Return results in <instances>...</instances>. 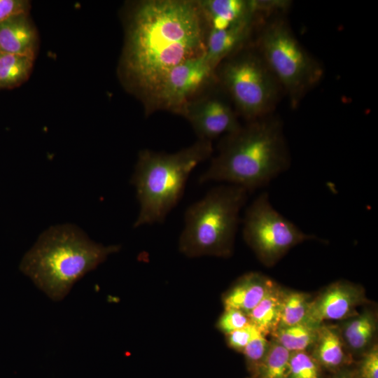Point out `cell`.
Instances as JSON below:
<instances>
[{
  "instance_id": "obj_24",
  "label": "cell",
  "mask_w": 378,
  "mask_h": 378,
  "mask_svg": "<svg viewBox=\"0 0 378 378\" xmlns=\"http://www.w3.org/2000/svg\"><path fill=\"white\" fill-rule=\"evenodd\" d=\"M248 323L250 321L247 314L238 309H225V312L220 316L218 322V327L227 335Z\"/></svg>"
},
{
  "instance_id": "obj_15",
  "label": "cell",
  "mask_w": 378,
  "mask_h": 378,
  "mask_svg": "<svg viewBox=\"0 0 378 378\" xmlns=\"http://www.w3.org/2000/svg\"><path fill=\"white\" fill-rule=\"evenodd\" d=\"M314 344L311 356L321 368L336 370L346 363L342 340L336 328L318 326Z\"/></svg>"
},
{
  "instance_id": "obj_5",
  "label": "cell",
  "mask_w": 378,
  "mask_h": 378,
  "mask_svg": "<svg viewBox=\"0 0 378 378\" xmlns=\"http://www.w3.org/2000/svg\"><path fill=\"white\" fill-rule=\"evenodd\" d=\"M248 192L232 184L210 190L186 209L181 249L189 255L230 253Z\"/></svg>"
},
{
  "instance_id": "obj_23",
  "label": "cell",
  "mask_w": 378,
  "mask_h": 378,
  "mask_svg": "<svg viewBox=\"0 0 378 378\" xmlns=\"http://www.w3.org/2000/svg\"><path fill=\"white\" fill-rule=\"evenodd\" d=\"M269 346L265 336L258 331L242 351L254 372L265 358Z\"/></svg>"
},
{
  "instance_id": "obj_9",
  "label": "cell",
  "mask_w": 378,
  "mask_h": 378,
  "mask_svg": "<svg viewBox=\"0 0 378 378\" xmlns=\"http://www.w3.org/2000/svg\"><path fill=\"white\" fill-rule=\"evenodd\" d=\"M215 70L205 52L176 66L162 81L146 113L160 109L178 114L188 102L216 82Z\"/></svg>"
},
{
  "instance_id": "obj_13",
  "label": "cell",
  "mask_w": 378,
  "mask_h": 378,
  "mask_svg": "<svg viewBox=\"0 0 378 378\" xmlns=\"http://www.w3.org/2000/svg\"><path fill=\"white\" fill-rule=\"evenodd\" d=\"M38 35L29 13L10 17L0 23V52L29 57L35 59Z\"/></svg>"
},
{
  "instance_id": "obj_1",
  "label": "cell",
  "mask_w": 378,
  "mask_h": 378,
  "mask_svg": "<svg viewBox=\"0 0 378 378\" xmlns=\"http://www.w3.org/2000/svg\"><path fill=\"white\" fill-rule=\"evenodd\" d=\"M118 76L146 109L167 74L205 52L209 26L199 1L142 0L127 9Z\"/></svg>"
},
{
  "instance_id": "obj_7",
  "label": "cell",
  "mask_w": 378,
  "mask_h": 378,
  "mask_svg": "<svg viewBox=\"0 0 378 378\" xmlns=\"http://www.w3.org/2000/svg\"><path fill=\"white\" fill-rule=\"evenodd\" d=\"M216 81L246 122L274 114L283 91L253 43L223 59Z\"/></svg>"
},
{
  "instance_id": "obj_21",
  "label": "cell",
  "mask_w": 378,
  "mask_h": 378,
  "mask_svg": "<svg viewBox=\"0 0 378 378\" xmlns=\"http://www.w3.org/2000/svg\"><path fill=\"white\" fill-rule=\"evenodd\" d=\"M307 294L296 291H283L279 328L304 323L310 301Z\"/></svg>"
},
{
  "instance_id": "obj_17",
  "label": "cell",
  "mask_w": 378,
  "mask_h": 378,
  "mask_svg": "<svg viewBox=\"0 0 378 378\" xmlns=\"http://www.w3.org/2000/svg\"><path fill=\"white\" fill-rule=\"evenodd\" d=\"M34 59L0 52V90L21 85L29 78Z\"/></svg>"
},
{
  "instance_id": "obj_26",
  "label": "cell",
  "mask_w": 378,
  "mask_h": 378,
  "mask_svg": "<svg viewBox=\"0 0 378 378\" xmlns=\"http://www.w3.org/2000/svg\"><path fill=\"white\" fill-rule=\"evenodd\" d=\"M31 4L25 0H0V23L11 16L29 13Z\"/></svg>"
},
{
  "instance_id": "obj_16",
  "label": "cell",
  "mask_w": 378,
  "mask_h": 378,
  "mask_svg": "<svg viewBox=\"0 0 378 378\" xmlns=\"http://www.w3.org/2000/svg\"><path fill=\"white\" fill-rule=\"evenodd\" d=\"M283 291L274 286L262 300L247 314L250 323L265 336L278 328L281 312Z\"/></svg>"
},
{
  "instance_id": "obj_18",
  "label": "cell",
  "mask_w": 378,
  "mask_h": 378,
  "mask_svg": "<svg viewBox=\"0 0 378 378\" xmlns=\"http://www.w3.org/2000/svg\"><path fill=\"white\" fill-rule=\"evenodd\" d=\"M376 331L374 315L365 312L350 320L345 326L344 337L350 348L354 351L364 349L372 341Z\"/></svg>"
},
{
  "instance_id": "obj_2",
  "label": "cell",
  "mask_w": 378,
  "mask_h": 378,
  "mask_svg": "<svg viewBox=\"0 0 378 378\" xmlns=\"http://www.w3.org/2000/svg\"><path fill=\"white\" fill-rule=\"evenodd\" d=\"M290 162L282 122L272 114L223 136L199 182L224 181L250 192L286 172Z\"/></svg>"
},
{
  "instance_id": "obj_6",
  "label": "cell",
  "mask_w": 378,
  "mask_h": 378,
  "mask_svg": "<svg viewBox=\"0 0 378 378\" xmlns=\"http://www.w3.org/2000/svg\"><path fill=\"white\" fill-rule=\"evenodd\" d=\"M281 14L264 22L253 44L287 97L290 107L295 109L319 84L325 70L303 47Z\"/></svg>"
},
{
  "instance_id": "obj_25",
  "label": "cell",
  "mask_w": 378,
  "mask_h": 378,
  "mask_svg": "<svg viewBox=\"0 0 378 378\" xmlns=\"http://www.w3.org/2000/svg\"><path fill=\"white\" fill-rule=\"evenodd\" d=\"M259 330L251 323L227 334L230 347L241 351Z\"/></svg>"
},
{
  "instance_id": "obj_8",
  "label": "cell",
  "mask_w": 378,
  "mask_h": 378,
  "mask_svg": "<svg viewBox=\"0 0 378 378\" xmlns=\"http://www.w3.org/2000/svg\"><path fill=\"white\" fill-rule=\"evenodd\" d=\"M244 239L263 262L270 265L289 248L315 237L303 232L272 205L262 192L247 207L243 220Z\"/></svg>"
},
{
  "instance_id": "obj_14",
  "label": "cell",
  "mask_w": 378,
  "mask_h": 378,
  "mask_svg": "<svg viewBox=\"0 0 378 378\" xmlns=\"http://www.w3.org/2000/svg\"><path fill=\"white\" fill-rule=\"evenodd\" d=\"M274 286V282L262 274H248L225 297V309H235L248 314Z\"/></svg>"
},
{
  "instance_id": "obj_20",
  "label": "cell",
  "mask_w": 378,
  "mask_h": 378,
  "mask_svg": "<svg viewBox=\"0 0 378 378\" xmlns=\"http://www.w3.org/2000/svg\"><path fill=\"white\" fill-rule=\"evenodd\" d=\"M290 354L274 340L270 342L265 358L254 372L257 378H288Z\"/></svg>"
},
{
  "instance_id": "obj_27",
  "label": "cell",
  "mask_w": 378,
  "mask_h": 378,
  "mask_svg": "<svg viewBox=\"0 0 378 378\" xmlns=\"http://www.w3.org/2000/svg\"><path fill=\"white\" fill-rule=\"evenodd\" d=\"M358 378H378V350L374 346L360 362Z\"/></svg>"
},
{
  "instance_id": "obj_19",
  "label": "cell",
  "mask_w": 378,
  "mask_h": 378,
  "mask_svg": "<svg viewBox=\"0 0 378 378\" xmlns=\"http://www.w3.org/2000/svg\"><path fill=\"white\" fill-rule=\"evenodd\" d=\"M318 327L304 323L279 328L272 334L274 340L290 352L305 351L315 342Z\"/></svg>"
},
{
  "instance_id": "obj_3",
  "label": "cell",
  "mask_w": 378,
  "mask_h": 378,
  "mask_svg": "<svg viewBox=\"0 0 378 378\" xmlns=\"http://www.w3.org/2000/svg\"><path fill=\"white\" fill-rule=\"evenodd\" d=\"M119 248L94 242L74 225H56L41 234L20 269L50 299L60 301L77 281Z\"/></svg>"
},
{
  "instance_id": "obj_11",
  "label": "cell",
  "mask_w": 378,
  "mask_h": 378,
  "mask_svg": "<svg viewBox=\"0 0 378 378\" xmlns=\"http://www.w3.org/2000/svg\"><path fill=\"white\" fill-rule=\"evenodd\" d=\"M363 301V293L358 286L346 282L335 283L310 301L304 323L318 327L326 321L354 316L356 307Z\"/></svg>"
},
{
  "instance_id": "obj_4",
  "label": "cell",
  "mask_w": 378,
  "mask_h": 378,
  "mask_svg": "<svg viewBox=\"0 0 378 378\" xmlns=\"http://www.w3.org/2000/svg\"><path fill=\"white\" fill-rule=\"evenodd\" d=\"M212 153L211 141L201 139L173 153L141 150L131 180L140 205L134 227L162 223L182 197L192 169Z\"/></svg>"
},
{
  "instance_id": "obj_12",
  "label": "cell",
  "mask_w": 378,
  "mask_h": 378,
  "mask_svg": "<svg viewBox=\"0 0 378 378\" xmlns=\"http://www.w3.org/2000/svg\"><path fill=\"white\" fill-rule=\"evenodd\" d=\"M265 21H253L224 29H209L205 55L215 69L225 59L250 44L252 34Z\"/></svg>"
},
{
  "instance_id": "obj_28",
  "label": "cell",
  "mask_w": 378,
  "mask_h": 378,
  "mask_svg": "<svg viewBox=\"0 0 378 378\" xmlns=\"http://www.w3.org/2000/svg\"><path fill=\"white\" fill-rule=\"evenodd\" d=\"M332 378H355V377L349 373L340 372Z\"/></svg>"
},
{
  "instance_id": "obj_22",
  "label": "cell",
  "mask_w": 378,
  "mask_h": 378,
  "mask_svg": "<svg viewBox=\"0 0 378 378\" xmlns=\"http://www.w3.org/2000/svg\"><path fill=\"white\" fill-rule=\"evenodd\" d=\"M288 378H321V367L305 351L291 352Z\"/></svg>"
},
{
  "instance_id": "obj_10",
  "label": "cell",
  "mask_w": 378,
  "mask_h": 378,
  "mask_svg": "<svg viewBox=\"0 0 378 378\" xmlns=\"http://www.w3.org/2000/svg\"><path fill=\"white\" fill-rule=\"evenodd\" d=\"M178 114L189 122L201 140L212 141L241 125L230 99L217 81L188 102Z\"/></svg>"
}]
</instances>
